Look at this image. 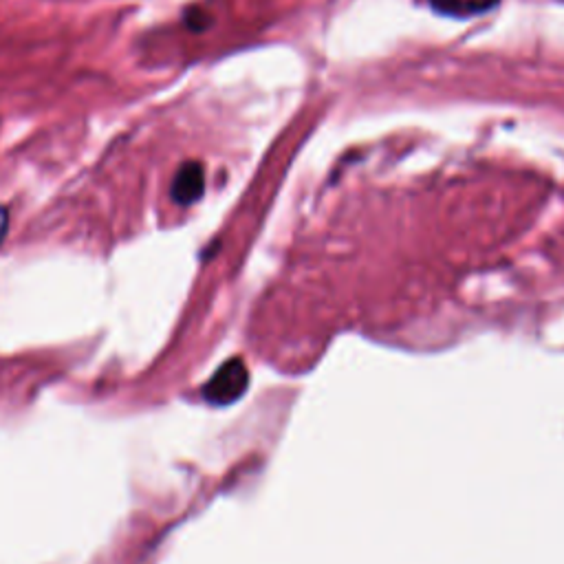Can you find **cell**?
Segmentation results:
<instances>
[{
    "instance_id": "obj_1",
    "label": "cell",
    "mask_w": 564,
    "mask_h": 564,
    "mask_svg": "<svg viewBox=\"0 0 564 564\" xmlns=\"http://www.w3.org/2000/svg\"><path fill=\"white\" fill-rule=\"evenodd\" d=\"M247 386H249L247 366L243 364V360L234 357V360L225 362L219 371L212 375L208 386L203 388V397L214 406H227L234 404L236 399H241Z\"/></svg>"
},
{
    "instance_id": "obj_4",
    "label": "cell",
    "mask_w": 564,
    "mask_h": 564,
    "mask_svg": "<svg viewBox=\"0 0 564 564\" xmlns=\"http://www.w3.org/2000/svg\"><path fill=\"white\" fill-rule=\"evenodd\" d=\"M5 232H7V212L5 208H0V241H3Z\"/></svg>"
},
{
    "instance_id": "obj_2",
    "label": "cell",
    "mask_w": 564,
    "mask_h": 564,
    "mask_svg": "<svg viewBox=\"0 0 564 564\" xmlns=\"http://www.w3.org/2000/svg\"><path fill=\"white\" fill-rule=\"evenodd\" d=\"M205 190V172L199 161H186L177 172L175 181H172V199L179 205H192L201 199Z\"/></svg>"
},
{
    "instance_id": "obj_3",
    "label": "cell",
    "mask_w": 564,
    "mask_h": 564,
    "mask_svg": "<svg viewBox=\"0 0 564 564\" xmlns=\"http://www.w3.org/2000/svg\"><path fill=\"white\" fill-rule=\"evenodd\" d=\"M498 5V0H430L435 12L450 18H472L490 12Z\"/></svg>"
}]
</instances>
